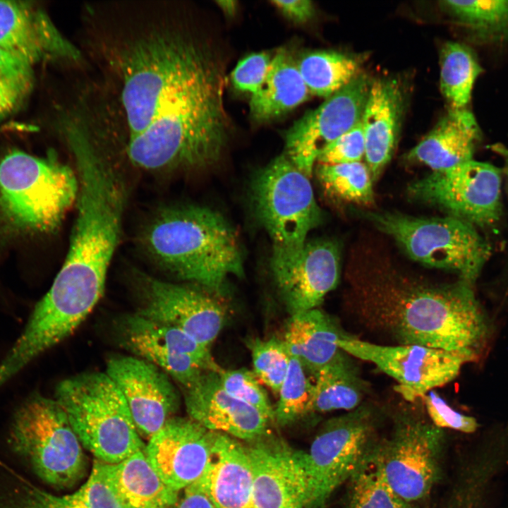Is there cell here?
I'll return each instance as SVG.
<instances>
[{
    "label": "cell",
    "instance_id": "obj_1",
    "mask_svg": "<svg viewBox=\"0 0 508 508\" xmlns=\"http://www.w3.org/2000/svg\"><path fill=\"white\" fill-rule=\"evenodd\" d=\"M171 11L164 1L121 2L87 35L113 80L125 140L189 146L226 122L224 68Z\"/></svg>",
    "mask_w": 508,
    "mask_h": 508
},
{
    "label": "cell",
    "instance_id": "obj_2",
    "mask_svg": "<svg viewBox=\"0 0 508 508\" xmlns=\"http://www.w3.org/2000/svg\"><path fill=\"white\" fill-rule=\"evenodd\" d=\"M349 277L362 321L397 344L480 356L490 338V322L468 282H429L381 260Z\"/></svg>",
    "mask_w": 508,
    "mask_h": 508
},
{
    "label": "cell",
    "instance_id": "obj_3",
    "mask_svg": "<svg viewBox=\"0 0 508 508\" xmlns=\"http://www.w3.org/2000/svg\"><path fill=\"white\" fill-rule=\"evenodd\" d=\"M65 138L78 179L76 215L65 261L42 301L61 325L76 329L103 295L121 237L126 195L96 135L75 128Z\"/></svg>",
    "mask_w": 508,
    "mask_h": 508
},
{
    "label": "cell",
    "instance_id": "obj_4",
    "mask_svg": "<svg viewBox=\"0 0 508 508\" xmlns=\"http://www.w3.org/2000/svg\"><path fill=\"white\" fill-rule=\"evenodd\" d=\"M150 254L181 280L219 294L228 277H242L243 257L236 232L218 212L182 205L161 211L145 236Z\"/></svg>",
    "mask_w": 508,
    "mask_h": 508
},
{
    "label": "cell",
    "instance_id": "obj_5",
    "mask_svg": "<svg viewBox=\"0 0 508 508\" xmlns=\"http://www.w3.org/2000/svg\"><path fill=\"white\" fill-rule=\"evenodd\" d=\"M78 193L75 171L18 150L0 159V235L55 230Z\"/></svg>",
    "mask_w": 508,
    "mask_h": 508
},
{
    "label": "cell",
    "instance_id": "obj_6",
    "mask_svg": "<svg viewBox=\"0 0 508 508\" xmlns=\"http://www.w3.org/2000/svg\"><path fill=\"white\" fill-rule=\"evenodd\" d=\"M55 400L81 444L97 460L119 463L145 448L122 394L105 372L83 373L62 380Z\"/></svg>",
    "mask_w": 508,
    "mask_h": 508
},
{
    "label": "cell",
    "instance_id": "obj_7",
    "mask_svg": "<svg viewBox=\"0 0 508 508\" xmlns=\"http://www.w3.org/2000/svg\"><path fill=\"white\" fill-rule=\"evenodd\" d=\"M361 214L392 237L411 258L450 271L472 285L491 254L489 243L475 226L452 216L416 217L372 211Z\"/></svg>",
    "mask_w": 508,
    "mask_h": 508
},
{
    "label": "cell",
    "instance_id": "obj_8",
    "mask_svg": "<svg viewBox=\"0 0 508 508\" xmlns=\"http://www.w3.org/2000/svg\"><path fill=\"white\" fill-rule=\"evenodd\" d=\"M8 442L39 478L54 488H69L84 476L82 444L55 399L29 397L13 416Z\"/></svg>",
    "mask_w": 508,
    "mask_h": 508
},
{
    "label": "cell",
    "instance_id": "obj_9",
    "mask_svg": "<svg viewBox=\"0 0 508 508\" xmlns=\"http://www.w3.org/2000/svg\"><path fill=\"white\" fill-rule=\"evenodd\" d=\"M250 198L254 214L273 243V250L294 253L322 221L310 177L285 153L273 159L253 177Z\"/></svg>",
    "mask_w": 508,
    "mask_h": 508
},
{
    "label": "cell",
    "instance_id": "obj_10",
    "mask_svg": "<svg viewBox=\"0 0 508 508\" xmlns=\"http://www.w3.org/2000/svg\"><path fill=\"white\" fill-rule=\"evenodd\" d=\"M444 442L443 429L418 411L406 408L394 416L391 436L379 451L389 483L407 502L428 498L440 479Z\"/></svg>",
    "mask_w": 508,
    "mask_h": 508
},
{
    "label": "cell",
    "instance_id": "obj_11",
    "mask_svg": "<svg viewBox=\"0 0 508 508\" xmlns=\"http://www.w3.org/2000/svg\"><path fill=\"white\" fill-rule=\"evenodd\" d=\"M377 418L373 406L361 404L324 425L306 452L313 508H322L375 448Z\"/></svg>",
    "mask_w": 508,
    "mask_h": 508
},
{
    "label": "cell",
    "instance_id": "obj_12",
    "mask_svg": "<svg viewBox=\"0 0 508 508\" xmlns=\"http://www.w3.org/2000/svg\"><path fill=\"white\" fill-rule=\"evenodd\" d=\"M339 348L348 355L370 362L398 383L395 390L414 401L459 375L464 364L479 356L469 351H447L419 345H380L343 334Z\"/></svg>",
    "mask_w": 508,
    "mask_h": 508
},
{
    "label": "cell",
    "instance_id": "obj_13",
    "mask_svg": "<svg viewBox=\"0 0 508 508\" xmlns=\"http://www.w3.org/2000/svg\"><path fill=\"white\" fill-rule=\"evenodd\" d=\"M501 174L492 164L471 159L413 182L411 198L473 226H491L502 214Z\"/></svg>",
    "mask_w": 508,
    "mask_h": 508
},
{
    "label": "cell",
    "instance_id": "obj_14",
    "mask_svg": "<svg viewBox=\"0 0 508 508\" xmlns=\"http://www.w3.org/2000/svg\"><path fill=\"white\" fill-rule=\"evenodd\" d=\"M116 329L122 347L162 369L183 389L193 386L205 372L222 369L210 348L176 327L137 312L123 316Z\"/></svg>",
    "mask_w": 508,
    "mask_h": 508
},
{
    "label": "cell",
    "instance_id": "obj_15",
    "mask_svg": "<svg viewBox=\"0 0 508 508\" xmlns=\"http://www.w3.org/2000/svg\"><path fill=\"white\" fill-rule=\"evenodd\" d=\"M370 85L360 73L287 131L285 154L308 177L322 151L361 121Z\"/></svg>",
    "mask_w": 508,
    "mask_h": 508
},
{
    "label": "cell",
    "instance_id": "obj_16",
    "mask_svg": "<svg viewBox=\"0 0 508 508\" xmlns=\"http://www.w3.org/2000/svg\"><path fill=\"white\" fill-rule=\"evenodd\" d=\"M270 266L281 299L293 315L317 308L337 286L339 249L332 240L317 239L296 252L272 250Z\"/></svg>",
    "mask_w": 508,
    "mask_h": 508
},
{
    "label": "cell",
    "instance_id": "obj_17",
    "mask_svg": "<svg viewBox=\"0 0 508 508\" xmlns=\"http://www.w3.org/2000/svg\"><path fill=\"white\" fill-rule=\"evenodd\" d=\"M268 437L267 433L247 447L256 508H313L306 452Z\"/></svg>",
    "mask_w": 508,
    "mask_h": 508
},
{
    "label": "cell",
    "instance_id": "obj_18",
    "mask_svg": "<svg viewBox=\"0 0 508 508\" xmlns=\"http://www.w3.org/2000/svg\"><path fill=\"white\" fill-rule=\"evenodd\" d=\"M105 373L122 394L138 434L147 440L179 407L180 396L171 377L148 361L134 356H113Z\"/></svg>",
    "mask_w": 508,
    "mask_h": 508
},
{
    "label": "cell",
    "instance_id": "obj_19",
    "mask_svg": "<svg viewBox=\"0 0 508 508\" xmlns=\"http://www.w3.org/2000/svg\"><path fill=\"white\" fill-rule=\"evenodd\" d=\"M139 314L169 324L210 348L225 320V309L210 293L151 278L141 280Z\"/></svg>",
    "mask_w": 508,
    "mask_h": 508
},
{
    "label": "cell",
    "instance_id": "obj_20",
    "mask_svg": "<svg viewBox=\"0 0 508 508\" xmlns=\"http://www.w3.org/2000/svg\"><path fill=\"white\" fill-rule=\"evenodd\" d=\"M214 433L189 417L174 416L148 440L145 452L162 481L180 493L204 473Z\"/></svg>",
    "mask_w": 508,
    "mask_h": 508
},
{
    "label": "cell",
    "instance_id": "obj_21",
    "mask_svg": "<svg viewBox=\"0 0 508 508\" xmlns=\"http://www.w3.org/2000/svg\"><path fill=\"white\" fill-rule=\"evenodd\" d=\"M0 49L28 66L47 61L74 62L80 49L32 2L0 0Z\"/></svg>",
    "mask_w": 508,
    "mask_h": 508
},
{
    "label": "cell",
    "instance_id": "obj_22",
    "mask_svg": "<svg viewBox=\"0 0 508 508\" xmlns=\"http://www.w3.org/2000/svg\"><path fill=\"white\" fill-rule=\"evenodd\" d=\"M218 373L205 372L193 386L183 389L188 417L209 430L236 439L252 442L265 435L270 421L229 394Z\"/></svg>",
    "mask_w": 508,
    "mask_h": 508
},
{
    "label": "cell",
    "instance_id": "obj_23",
    "mask_svg": "<svg viewBox=\"0 0 508 508\" xmlns=\"http://www.w3.org/2000/svg\"><path fill=\"white\" fill-rule=\"evenodd\" d=\"M198 481L216 508H256L248 448L231 436L214 433L210 458Z\"/></svg>",
    "mask_w": 508,
    "mask_h": 508
},
{
    "label": "cell",
    "instance_id": "obj_24",
    "mask_svg": "<svg viewBox=\"0 0 508 508\" xmlns=\"http://www.w3.org/2000/svg\"><path fill=\"white\" fill-rule=\"evenodd\" d=\"M404 107L401 85L394 79L371 82L361 117L365 159L373 181H376L395 150Z\"/></svg>",
    "mask_w": 508,
    "mask_h": 508
},
{
    "label": "cell",
    "instance_id": "obj_25",
    "mask_svg": "<svg viewBox=\"0 0 508 508\" xmlns=\"http://www.w3.org/2000/svg\"><path fill=\"white\" fill-rule=\"evenodd\" d=\"M480 139L478 123L468 108L449 109L406 158L434 172L443 171L473 159Z\"/></svg>",
    "mask_w": 508,
    "mask_h": 508
},
{
    "label": "cell",
    "instance_id": "obj_26",
    "mask_svg": "<svg viewBox=\"0 0 508 508\" xmlns=\"http://www.w3.org/2000/svg\"><path fill=\"white\" fill-rule=\"evenodd\" d=\"M95 462L122 508H171L179 497L154 469L145 449L119 463Z\"/></svg>",
    "mask_w": 508,
    "mask_h": 508
},
{
    "label": "cell",
    "instance_id": "obj_27",
    "mask_svg": "<svg viewBox=\"0 0 508 508\" xmlns=\"http://www.w3.org/2000/svg\"><path fill=\"white\" fill-rule=\"evenodd\" d=\"M0 508H122L95 461L87 480L76 492L55 495L23 478L0 485Z\"/></svg>",
    "mask_w": 508,
    "mask_h": 508
},
{
    "label": "cell",
    "instance_id": "obj_28",
    "mask_svg": "<svg viewBox=\"0 0 508 508\" xmlns=\"http://www.w3.org/2000/svg\"><path fill=\"white\" fill-rule=\"evenodd\" d=\"M343 334L327 315L313 308L290 315L282 340L291 356L315 375L342 351L337 341Z\"/></svg>",
    "mask_w": 508,
    "mask_h": 508
},
{
    "label": "cell",
    "instance_id": "obj_29",
    "mask_svg": "<svg viewBox=\"0 0 508 508\" xmlns=\"http://www.w3.org/2000/svg\"><path fill=\"white\" fill-rule=\"evenodd\" d=\"M308 94L297 63L282 49L272 58L263 85L251 95L250 116L258 122L270 121L300 105Z\"/></svg>",
    "mask_w": 508,
    "mask_h": 508
},
{
    "label": "cell",
    "instance_id": "obj_30",
    "mask_svg": "<svg viewBox=\"0 0 508 508\" xmlns=\"http://www.w3.org/2000/svg\"><path fill=\"white\" fill-rule=\"evenodd\" d=\"M347 353L341 351L315 375L311 411L329 412L351 411L361 404L366 385L358 375Z\"/></svg>",
    "mask_w": 508,
    "mask_h": 508
},
{
    "label": "cell",
    "instance_id": "obj_31",
    "mask_svg": "<svg viewBox=\"0 0 508 508\" xmlns=\"http://www.w3.org/2000/svg\"><path fill=\"white\" fill-rule=\"evenodd\" d=\"M440 6L476 43L508 42V0L442 1Z\"/></svg>",
    "mask_w": 508,
    "mask_h": 508
},
{
    "label": "cell",
    "instance_id": "obj_32",
    "mask_svg": "<svg viewBox=\"0 0 508 508\" xmlns=\"http://www.w3.org/2000/svg\"><path fill=\"white\" fill-rule=\"evenodd\" d=\"M344 508H418L399 496L383 470L379 445L365 458L347 481Z\"/></svg>",
    "mask_w": 508,
    "mask_h": 508
},
{
    "label": "cell",
    "instance_id": "obj_33",
    "mask_svg": "<svg viewBox=\"0 0 508 508\" xmlns=\"http://www.w3.org/2000/svg\"><path fill=\"white\" fill-rule=\"evenodd\" d=\"M440 88L449 109H467L474 83L482 68L474 52L466 44L447 42L440 55Z\"/></svg>",
    "mask_w": 508,
    "mask_h": 508
},
{
    "label": "cell",
    "instance_id": "obj_34",
    "mask_svg": "<svg viewBox=\"0 0 508 508\" xmlns=\"http://www.w3.org/2000/svg\"><path fill=\"white\" fill-rule=\"evenodd\" d=\"M360 61L353 56L330 51H316L297 62L309 92L329 97L360 73Z\"/></svg>",
    "mask_w": 508,
    "mask_h": 508
},
{
    "label": "cell",
    "instance_id": "obj_35",
    "mask_svg": "<svg viewBox=\"0 0 508 508\" xmlns=\"http://www.w3.org/2000/svg\"><path fill=\"white\" fill-rule=\"evenodd\" d=\"M317 176L323 189L332 198L361 205L373 202V181L367 165L362 162L319 164Z\"/></svg>",
    "mask_w": 508,
    "mask_h": 508
},
{
    "label": "cell",
    "instance_id": "obj_36",
    "mask_svg": "<svg viewBox=\"0 0 508 508\" xmlns=\"http://www.w3.org/2000/svg\"><path fill=\"white\" fill-rule=\"evenodd\" d=\"M313 385L300 361L291 356L289 370L274 407V421L277 424L287 425L312 413Z\"/></svg>",
    "mask_w": 508,
    "mask_h": 508
},
{
    "label": "cell",
    "instance_id": "obj_37",
    "mask_svg": "<svg viewBox=\"0 0 508 508\" xmlns=\"http://www.w3.org/2000/svg\"><path fill=\"white\" fill-rule=\"evenodd\" d=\"M248 344L253 373L258 380L278 395L286 376L291 359L283 340L274 337L266 340L255 339Z\"/></svg>",
    "mask_w": 508,
    "mask_h": 508
},
{
    "label": "cell",
    "instance_id": "obj_38",
    "mask_svg": "<svg viewBox=\"0 0 508 508\" xmlns=\"http://www.w3.org/2000/svg\"><path fill=\"white\" fill-rule=\"evenodd\" d=\"M223 388L236 399L251 406L270 421H274V408L253 371L245 368L218 373Z\"/></svg>",
    "mask_w": 508,
    "mask_h": 508
},
{
    "label": "cell",
    "instance_id": "obj_39",
    "mask_svg": "<svg viewBox=\"0 0 508 508\" xmlns=\"http://www.w3.org/2000/svg\"><path fill=\"white\" fill-rule=\"evenodd\" d=\"M365 153V138L360 121L327 146L317 161L322 164L358 162L364 158Z\"/></svg>",
    "mask_w": 508,
    "mask_h": 508
},
{
    "label": "cell",
    "instance_id": "obj_40",
    "mask_svg": "<svg viewBox=\"0 0 508 508\" xmlns=\"http://www.w3.org/2000/svg\"><path fill=\"white\" fill-rule=\"evenodd\" d=\"M421 399L430 421L437 428L471 433L476 431L478 426L473 417L453 409L435 391L428 392Z\"/></svg>",
    "mask_w": 508,
    "mask_h": 508
},
{
    "label": "cell",
    "instance_id": "obj_41",
    "mask_svg": "<svg viewBox=\"0 0 508 508\" xmlns=\"http://www.w3.org/2000/svg\"><path fill=\"white\" fill-rule=\"evenodd\" d=\"M272 59L268 54L258 52L241 60L231 75L234 87L251 95L258 92L265 80Z\"/></svg>",
    "mask_w": 508,
    "mask_h": 508
},
{
    "label": "cell",
    "instance_id": "obj_42",
    "mask_svg": "<svg viewBox=\"0 0 508 508\" xmlns=\"http://www.w3.org/2000/svg\"><path fill=\"white\" fill-rule=\"evenodd\" d=\"M32 80H20L0 78V120L15 111L30 90Z\"/></svg>",
    "mask_w": 508,
    "mask_h": 508
},
{
    "label": "cell",
    "instance_id": "obj_43",
    "mask_svg": "<svg viewBox=\"0 0 508 508\" xmlns=\"http://www.w3.org/2000/svg\"><path fill=\"white\" fill-rule=\"evenodd\" d=\"M171 508H216L198 480L183 489Z\"/></svg>",
    "mask_w": 508,
    "mask_h": 508
},
{
    "label": "cell",
    "instance_id": "obj_44",
    "mask_svg": "<svg viewBox=\"0 0 508 508\" xmlns=\"http://www.w3.org/2000/svg\"><path fill=\"white\" fill-rule=\"evenodd\" d=\"M271 3L284 16L296 23H306L310 20L315 13L314 5L308 0H274Z\"/></svg>",
    "mask_w": 508,
    "mask_h": 508
},
{
    "label": "cell",
    "instance_id": "obj_45",
    "mask_svg": "<svg viewBox=\"0 0 508 508\" xmlns=\"http://www.w3.org/2000/svg\"><path fill=\"white\" fill-rule=\"evenodd\" d=\"M0 78L33 80L32 67L0 49Z\"/></svg>",
    "mask_w": 508,
    "mask_h": 508
},
{
    "label": "cell",
    "instance_id": "obj_46",
    "mask_svg": "<svg viewBox=\"0 0 508 508\" xmlns=\"http://www.w3.org/2000/svg\"><path fill=\"white\" fill-rule=\"evenodd\" d=\"M490 148L503 159L504 171L508 178V148L501 143L494 144L490 146Z\"/></svg>",
    "mask_w": 508,
    "mask_h": 508
},
{
    "label": "cell",
    "instance_id": "obj_47",
    "mask_svg": "<svg viewBox=\"0 0 508 508\" xmlns=\"http://www.w3.org/2000/svg\"><path fill=\"white\" fill-rule=\"evenodd\" d=\"M217 4L228 16L234 15L236 11L237 3L235 1H218Z\"/></svg>",
    "mask_w": 508,
    "mask_h": 508
},
{
    "label": "cell",
    "instance_id": "obj_48",
    "mask_svg": "<svg viewBox=\"0 0 508 508\" xmlns=\"http://www.w3.org/2000/svg\"><path fill=\"white\" fill-rule=\"evenodd\" d=\"M507 508H508V507Z\"/></svg>",
    "mask_w": 508,
    "mask_h": 508
}]
</instances>
